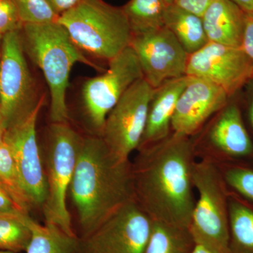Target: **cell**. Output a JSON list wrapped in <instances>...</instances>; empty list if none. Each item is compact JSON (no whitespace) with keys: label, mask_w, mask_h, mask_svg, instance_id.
Here are the masks:
<instances>
[{"label":"cell","mask_w":253,"mask_h":253,"mask_svg":"<svg viewBox=\"0 0 253 253\" xmlns=\"http://www.w3.org/2000/svg\"><path fill=\"white\" fill-rule=\"evenodd\" d=\"M144 79L156 89L169 80L186 76L189 55L166 27L132 35L130 45Z\"/></svg>","instance_id":"7c38bea8"},{"label":"cell","mask_w":253,"mask_h":253,"mask_svg":"<svg viewBox=\"0 0 253 253\" xmlns=\"http://www.w3.org/2000/svg\"><path fill=\"white\" fill-rule=\"evenodd\" d=\"M249 116L250 121H251V126H252L253 128V99L252 102H251V107H250Z\"/></svg>","instance_id":"e575fe53"},{"label":"cell","mask_w":253,"mask_h":253,"mask_svg":"<svg viewBox=\"0 0 253 253\" xmlns=\"http://www.w3.org/2000/svg\"><path fill=\"white\" fill-rule=\"evenodd\" d=\"M154 91L146 80H139L106 118L101 137L110 151L121 159L129 160L131 153L140 146Z\"/></svg>","instance_id":"9c48e42d"},{"label":"cell","mask_w":253,"mask_h":253,"mask_svg":"<svg viewBox=\"0 0 253 253\" xmlns=\"http://www.w3.org/2000/svg\"><path fill=\"white\" fill-rule=\"evenodd\" d=\"M0 213L29 215L14 201L7 192L0 186Z\"/></svg>","instance_id":"f546056e"},{"label":"cell","mask_w":253,"mask_h":253,"mask_svg":"<svg viewBox=\"0 0 253 253\" xmlns=\"http://www.w3.org/2000/svg\"><path fill=\"white\" fill-rule=\"evenodd\" d=\"M223 176L216 165L204 160L195 163L193 184L197 191L189 229L196 244L217 253H231L229 212Z\"/></svg>","instance_id":"8992f818"},{"label":"cell","mask_w":253,"mask_h":253,"mask_svg":"<svg viewBox=\"0 0 253 253\" xmlns=\"http://www.w3.org/2000/svg\"><path fill=\"white\" fill-rule=\"evenodd\" d=\"M231 253H253V211L237 201L228 203Z\"/></svg>","instance_id":"7402d4cb"},{"label":"cell","mask_w":253,"mask_h":253,"mask_svg":"<svg viewBox=\"0 0 253 253\" xmlns=\"http://www.w3.org/2000/svg\"><path fill=\"white\" fill-rule=\"evenodd\" d=\"M138 150L131 163L136 201L152 220L189 228L196 204L189 136L172 132Z\"/></svg>","instance_id":"6da1fadb"},{"label":"cell","mask_w":253,"mask_h":253,"mask_svg":"<svg viewBox=\"0 0 253 253\" xmlns=\"http://www.w3.org/2000/svg\"><path fill=\"white\" fill-rule=\"evenodd\" d=\"M239 6L244 12L253 13V0H231Z\"/></svg>","instance_id":"1f68e13d"},{"label":"cell","mask_w":253,"mask_h":253,"mask_svg":"<svg viewBox=\"0 0 253 253\" xmlns=\"http://www.w3.org/2000/svg\"><path fill=\"white\" fill-rule=\"evenodd\" d=\"M44 102L6 129L5 141L9 146L25 189L35 207L42 208L46 197L45 170L37 139V121Z\"/></svg>","instance_id":"4fadbf2b"},{"label":"cell","mask_w":253,"mask_h":253,"mask_svg":"<svg viewBox=\"0 0 253 253\" xmlns=\"http://www.w3.org/2000/svg\"><path fill=\"white\" fill-rule=\"evenodd\" d=\"M164 1L168 6L174 4V0H164Z\"/></svg>","instance_id":"8d00e7d4"},{"label":"cell","mask_w":253,"mask_h":253,"mask_svg":"<svg viewBox=\"0 0 253 253\" xmlns=\"http://www.w3.org/2000/svg\"><path fill=\"white\" fill-rule=\"evenodd\" d=\"M0 186L29 214L35 206L23 186L11 150L5 141L0 146Z\"/></svg>","instance_id":"603a6c76"},{"label":"cell","mask_w":253,"mask_h":253,"mask_svg":"<svg viewBox=\"0 0 253 253\" xmlns=\"http://www.w3.org/2000/svg\"><path fill=\"white\" fill-rule=\"evenodd\" d=\"M229 96L221 88L201 78L189 77L172 121V132L190 136L214 113L225 107Z\"/></svg>","instance_id":"5bb4252c"},{"label":"cell","mask_w":253,"mask_h":253,"mask_svg":"<svg viewBox=\"0 0 253 253\" xmlns=\"http://www.w3.org/2000/svg\"><path fill=\"white\" fill-rule=\"evenodd\" d=\"M6 127L3 122L2 118L0 117V146L4 142L6 136Z\"/></svg>","instance_id":"d6a6232c"},{"label":"cell","mask_w":253,"mask_h":253,"mask_svg":"<svg viewBox=\"0 0 253 253\" xmlns=\"http://www.w3.org/2000/svg\"><path fill=\"white\" fill-rule=\"evenodd\" d=\"M195 246L189 228L153 220L144 253H191Z\"/></svg>","instance_id":"ffe728a7"},{"label":"cell","mask_w":253,"mask_h":253,"mask_svg":"<svg viewBox=\"0 0 253 253\" xmlns=\"http://www.w3.org/2000/svg\"><path fill=\"white\" fill-rule=\"evenodd\" d=\"M23 24L57 22L59 16L48 0H14Z\"/></svg>","instance_id":"d4e9b609"},{"label":"cell","mask_w":253,"mask_h":253,"mask_svg":"<svg viewBox=\"0 0 253 253\" xmlns=\"http://www.w3.org/2000/svg\"><path fill=\"white\" fill-rule=\"evenodd\" d=\"M241 48L253 63V13H246Z\"/></svg>","instance_id":"83f0119b"},{"label":"cell","mask_w":253,"mask_h":253,"mask_svg":"<svg viewBox=\"0 0 253 253\" xmlns=\"http://www.w3.org/2000/svg\"><path fill=\"white\" fill-rule=\"evenodd\" d=\"M83 136L67 123H51L46 130V197L42 208L45 224L76 236L67 195Z\"/></svg>","instance_id":"5b68a950"},{"label":"cell","mask_w":253,"mask_h":253,"mask_svg":"<svg viewBox=\"0 0 253 253\" xmlns=\"http://www.w3.org/2000/svg\"><path fill=\"white\" fill-rule=\"evenodd\" d=\"M23 26L14 0H0V36L19 31Z\"/></svg>","instance_id":"4316f807"},{"label":"cell","mask_w":253,"mask_h":253,"mask_svg":"<svg viewBox=\"0 0 253 253\" xmlns=\"http://www.w3.org/2000/svg\"><path fill=\"white\" fill-rule=\"evenodd\" d=\"M191 253H214V251H211V250L207 249L204 246L201 245L196 244L194 250Z\"/></svg>","instance_id":"836d02e7"},{"label":"cell","mask_w":253,"mask_h":253,"mask_svg":"<svg viewBox=\"0 0 253 253\" xmlns=\"http://www.w3.org/2000/svg\"><path fill=\"white\" fill-rule=\"evenodd\" d=\"M224 180L245 197L253 201V170L244 168H231L224 173Z\"/></svg>","instance_id":"484cf974"},{"label":"cell","mask_w":253,"mask_h":253,"mask_svg":"<svg viewBox=\"0 0 253 253\" xmlns=\"http://www.w3.org/2000/svg\"><path fill=\"white\" fill-rule=\"evenodd\" d=\"M29 215L0 213V251H26L31 239Z\"/></svg>","instance_id":"cb8c5ba5"},{"label":"cell","mask_w":253,"mask_h":253,"mask_svg":"<svg viewBox=\"0 0 253 253\" xmlns=\"http://www.w3.org/2000/svg\"><path fill=\"white\" fill-rule=\"evenodd\" d=\"M168 6L164 0H129L122 9L136 35L164 27Z\"/></svg>","instance_id":"44dd1931"},{"label":"cell","mask_w":253,"mask_h":253,"mask_svg":"<svg viewBox=\"0 0 253 253\" xmlns=\"http://www.w3.org/2000/svg\"><path fill=\"white\" fill-rule=\"evenodd\" d=\"M214 0H174V4L181 9L202 16L208 6Z\"/></svg>","instance_id":"f1b7e54d"},{"label":"cell","mask_w":253,"mask_h":253,"mask_svg":"<svg viewBox=\"0 0 253 253\" xmlns=\"http://www.w3.org/2000/svg\"><path fill=\"white\" fill-rule=\"evenodd\" d=\"M26 58L21 30L2 37L0 66V116L6 129L44 102Z\"/></svg>","instance_id":"52a82bcc"},{"label":"cell","mask_w":253,"mask_h":253,"mask_svg":"<svg viewBox=\"0 0 253 253\" xmlns=\"http://www.w3.org/2000/svg\"><path fill=\"white\" fill-rule=\"evenodd\" d=\"M165 27L172 32L189 55L208 42L202 17L175 4L169 5L166 9Z\"/></svg>","instance_id":"ac0fdd59"},{"label":"cell","mask_w":253,"mask_h":253,"mask_svg":"<svg viewBox=\"0 0 253 253\" xmlns=\"http://www.w3.org/2000/svg\"><path fill=\"white\" fill-rule=\"evenodd\" d=\"M0 253H14L9 252V251H0Z\"/></svg>","instance_id":"74e56055"},{"label":"cell","mask_w":253,"mask_h":253,"mask_svg":"<svg viewBox=\"0 0 253 253\" xmlns=\"http://www.w3.org/2000/svg\"><path fill=\"white\" fill-rule=\"evenodd\" d=\"M2 36H0V66H1V41H2ZM0 117H1V116H0Z\"/></svg>","instance_id":"d590c367"},{"label":"cell","mask_w":253,"mask_h":253,"mask_svg":"<svg viewBox=\"0 0 253 253\" xmlns=\"http://www.w3.org/2000/svg\"><path fill=\"white\" fill-rule=\"evenodd\" d=\"M58 22L83 54L96 59L109 62L130 45L132 32L122 7L104 0H83Z\"/></svg>","instance_id":"277c9868"},{"label":"cell","mask_w":253,"mask_h":253,"mask_svg":"<svg viewBox=\"0 0 253 253\" xmlns=\"http://www.w3.org/2000/svg\"><path fill=\"white\" fill-rule=\"evenodd\" d=\"M152 221L132 200L89 235L81 238L83 253H144Z\"/></svg>","instance_id":"30bf717a"},{"label":"cell","mask_w":253,"mask_h":253,"mask_svg":"<svg viewBox=\"0 0 253 253\" xmlns=\"http://www.w3.org/2000/svg\"><path fill=\"white\" fill-rule=\"evenodd\" d=\"M201 17L208 42L241 48L246 12L235 3L214 0Z\"/></svg>","instance_id":"2e32d148"},{"label":"cell","mask_w":253,"mask_h":253,"mask_svg":"<svg viewBox=\"0 0 253 253\" xmlns=\"http://www.w3.org/2000/svg\"><path fill=\"white\" fill-rule=\"evenodd\" d=\"M83 0H48L55 12L60 16L77 6Z\"/></svg>","instance_id":"4dcf8cb0"},{"label":"cell","mask_w":253,"mask_h":253,"mask_svg":"<svg viewBox=\"0 0 253 253\" xmlns=\"http://www.w3.org/2000/svg\"><path fill=\"white\" fill-rule=\"evenodd\" d=\"M186 76L201 78L235 94L253 78V63L242 48L208 42L188 58Z\"/></svg>","instance_id":"8fae6325"},{"label":"cell","mask_w":253,"mask_h":253,"mask_svg":"<svg viewBox=\"0 0 253 253\" xmlns=\"http://www.w3.org/2000/svg\"><path fill=\"white\" fill-rule=\"evenodd\" d=\"M31 230L26 253H83L81 238L71 236L51 224H39L28 218Z\"/></svg>","instance_id":"d6986e66"},{"label":"cell","mask_w":253,"mask_h":253,"mask_svg":"<svg viewBox=\"0 0 253 253\" xmlns=\"http://www.w3.org/2000/svg\"><path fill=\"white\" fill-rule=\"evenodd\" d=\"M142 78L140 63L129 46L109 61L104 73L84 81L81 89L82 111L92 135L101 136L111 110L127 89Z\"/></svg>","instance_id":"ba28073f"},{"label":"cell","mask_w":253,"mask_h":253,"mask_svg":"<svg viewBox=\"0 0 253 253\" xmlns=\"http://www.w3.org/2000/svg\"><path fill=\"white\" fill-rule=\"evenodd\" d=\"M213 147L227 156L243 157L252 154L253 144L236 105L225 106L210 131Z\"/></svg>","instance_id":"e0dca14e"},{"label":"cell","mask_w":253,"mask_h":253,"mask_svg":"<svg viewBox=\"0 0 253 253\" xmlns=\"http://www.w3.org/2000/svg\"><path fill=\"white\" fill-rule=\"evenodd\" d=\"M25 51L41 70L50 93L51 123H67L69 113L66 93L70 74L76 63L101 70L75 45L59 22L23 24L21 29Z\"/></svg>","instance_id":"3957f363"},{"label":"cell","mask_w":253,"mask_h":253,"mask_svg":"<svg viewBox=\"0 0 253 253\" xmlns=\"http://www.w3.org/2000/svg\"><path fill=\"white\" fill-rule=\"evenodd\" d=\"M187 81L188 76H183L169 80L154 89L144 135L138 149L156 144L170 135L176 104Z\"/></svg>","instance_id":"9a60e30c"},{"label":"cell","mask_w":253,"mask_h":253,"mask_svg":"<svg viewBox=\"0 0 253 253\" xmlns=\"http://www.w3.org/2000/svg\"><path fill=\"white\" fill-rule=\"evenodd\" d=\"M69 193L86 237L135 199L131 162L115 156L101 136H83Z\"/></svg>","instance_id":"7a4b0ae2"}]
</instances>
